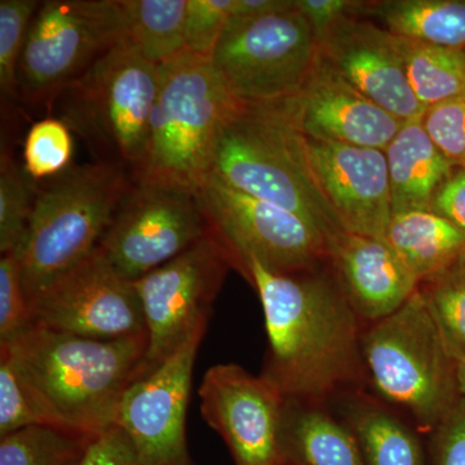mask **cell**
<instances>
[{
	"mask_svg": "<svg viewBox=\"0 0 465 465\" xmlns=\"http://www.w3.org/2000/svg\"><path fill=\"white\" fill-rule=\"evenodd\" d=\"M211 173L298 216L326 243L345 232L318 183L290 97L238 103L220 130Z\"/></svg>",
	"mask_w": 465,
	"mask_h": 465,
	"instance_id": "obj_3",
	"label": "cell"
},
{
	"mask_svg": "<svg viewBox=\"0 0 465 465\" xmlns=\"http://www.w3.org/2000/svg\"><path fill=\"white\" fill-rule=\"evenodd\" d=\"M428 457L430 465H465V397L430 433Z\"/></svg>",
	"mask_w": 465,
	"mask_h": 465,
	"instance_id": "obj_36",
	"label": "cell"
},
{
	"mask_svg": "<svg viewBox=\"0 0 465 465\" xmlns=\"http://www.w3.org/2000/svg\"><path fill=\"white\" fill-rule=\"evenodd\" d=\"M127 41L121 0H47L30 25L17 67V94L48 105L116 45Z\"/></svg>",
	"mask_w": 465,
	"mask_h": 465,
	"instance_id": "obj_9",
	"label": "cell"
},
{
	"mask_svg": "<svg viewBox=\"0 0 465 465\" xmlns=\"http://www.w3.org/2000/svg\"><path fill=\"white\" fill-rule=\"evenodd\" d=\"M0 349L54 427L100 434L114 427L125 391L142 379L148 335L85 338L33 324Z\"/></svg>",
	"mask_w": 465,
	"mask_h": 465,
	"instance_id": "obj_2",
	"label": "cell"
},
{
	"mask_svg": "<svg viewBox=\"0 0 465 465\" xmlns=\"http://www.w3.org/2000/svg\"><path fill=\"white\" fill-rule=\"evenodd\" d=\"M433 213L445 217L465 235V170L457 168L437 193Z\"/></svg>",
	"mask_w": 465,
	"mask_h": 465,
	"instance_id": "obj_39",
	"label": "cell"
},
{
	"mask_svg": "<svg viewBox=\"0 0 465 465\" xmlns=\"http://www.w3.org/2000/svg\"><path fill=\"white\" fill-rule=\"evenodd\" d=\"M99 434L34 425L0 437V465H78Z\"/></svg>",
	"mask_w": 465,
	"mask_h": 465,
	"instance_id": "obj_27",
	"label": "cell"
},
{
	"mask_svg": "<svg viewBox=\"0 0 465 465\" xmlns=\"http://www.w3.org/2000/svg\"><path fill=\"white\" fill-rule=\"evenodd\" d=\"M361 360L367 393L420 434L430 436L460 400L459 362L419 289L390 317L363 327Z\"/></svg>",
	"mask_w": 465,
	"mask_h": 465,
	"instance_id": "obj_4",
	"label": "cell"
},
{
	"mask_svg": "<svg viewBox=\"0 0 465 465\" xmlns=\"http://www.w3.org/2000/svg\"><path fill=\"white\" fill-rule=\"evenodd\" d=\"M33 324L96 339L148 335L134 282L100 247L30 302Z\"/></svg>",
	"mask_w": 465,
	"mask_h": 465,
	"instance_id": "obj_13",
	"label": "cell"
},
{
	"mask_svg": "<svg viewBox=\"0 0 465 465\" xmlns=\"http://www.w3.org/2000/svg\"><path fill=\"white\" fill-rule=\"evenodd\" d=\"M307 143L318 183L342 229L387 241L393 213L384 150Z\"/></svg>",
	"mask_w": 465,
	"mask_h": 465,
	"instance_id": "obj_17",
	"label": "cell"
},
{
	"mask_svg": "<svg viewBox=\"0 0 465 465\" xmlns=\"http://www.w3.org/2000/svg\"><path fill=\"white\" fill-rule=\"evenodd\" d=\"M290 104L302 134L316 142L385 152L405 124L349 84L321 54Z\"/></svg>",
	"mask_w": 465,
	"mask_h": 465,
	"instance_id": "obj_18",
	"label": "cell"
},
{
	"mask_svg": "<svg viewBox=\"0 0 465 465\" xmlns=\"http://www.w3.org/2000/svg\"><path fill=\"white\" fill-rule=\"evenodd\" d=\"M465 51V50H464Z\"/></svg>",
	"mask_w": 465,
	"mask_h": 465,
	"instance_id": "obj_43",
	"label": "cell"
},
{
	"mask_svg": "<svg viewBox=\"0 0 465 465\" xmlns=\"http://www.w3.org/2000/svg\"><path fill=\"white\" fill-rule=\"evenodd\" d=\"M463 259L465 260V252L463 253Z\"/></svg>",
	"mask_w": 465,
	"mask_h": 465,
	"instance_id": "obj_42",
	"label": "cell"
},
{
	"mask_svg": "<svg viewBox=\"0 0 465 465\" xmlns=\"http://www.w3.org/2000/svg\"><path fill=\"white\" fill-rule=\"evenodd\" d=\"M356 440L365 465H430L421 434L402 416L366 391H353L329 403Z\"/></svg>",
	"mask_w": 465,
	"mask_h": 465,
	"instance_id": "obj_20",
	"label": "cell"
},
{
	"mask_svg": "<svg viewBox=\"0 0 465 465\" xmlns=\"http://www.w3.org/2000/svg\"><path fill=\"white\" fill-rule=\"evenodd\" d=\"M78 465H139V460L127 434L114 425L94 440Z\"/></svg>",
	"mask_w": 465,
	"mask_h": 465,
	"instance_id": "obj_37",
	"label": "cell"
},
{
	"mask_svg": "<svg viewBox=\"0 0 465 465\" xmlns=\"http://www.w3.org/2000/svg\"><path fill=\"white\" fill-rule=\"evenodd\" d=\"M34 425L54 427L12 358L0 349V437Z\"/></svg>",
	"mask_w": 465,
	"mask_h": 465,
	"instance_id": "obj_31",
	"label": "cell"
},
{
	"mask_svg": "<svg viewBox=\"0 0 465 465\" xmlns=\"http://www.w3.org/2000/svg\"><path fill=\"white\" fill-rule=\"evenodd\" d=\"M391 213L430 210L455 168L425 133L421 121L402 125L388 148Z\"/></svg>",
	"mask_w": 465,
	"mask_h": 465,
	"instance_id": "obj_21",
	"label": "cell"
},
{
	"mask_svg": "<svg viewBox=\"0 0 465 465\" xmlns=\"http://www.w3.org/2000/svg\"><path fill=\"white\" fill-rule=\"evenodd\" d=\"M159 84L161 66L124 41L67 85L57 99L60 119L81 137L94 161L136 176L148 149Z\"/></svg>",
	"mask_w": 465,
	"mask_h": 465,
	"instance_id": "obj_7",
	"label": "cell"
},
{
	"mask_svg": "<svg viewBox=\"0 0 465 465\" xmlns=\"http://www.w3.org/2000/svg\"><path fill=\"white\" fill-rule=\"evenodd\" d=\"M133 174L94 161L70 167L38 191L16 253L29 302L99 247Z\"/></svg>",
	"mask_w": 465,
	"mask_h": 465,
	"instance_id": "obj_5",
	"label": "cell"
},
{
	"mask_svg": "<svg viewBox=\"0 0 465 465\" xmlns=\"http://www.w3.org/2000/svg\"><path fill=\"white\" fill-rule=\"evenodd\" d=\"M324 265L282 274L249 260L238 272L258 292L264 311L268 349L260 375L286 399L329 405L341 394L365 391V324Z\"/></svg>",
	"mask_w": 465,
	"mask_h": 465,
	"instance_id": "obj_1",
	"label": "cell"
},
{
	"mask_svg": "<svg viewBox=\"0 0 465 465\" xmlns=\"http://www.w3.org/2000/svg\"><path fill=\"white\" fill-rule=\"evenodd\" d=\"M458 385L461 396L465 397V360L458 363Z\"/></svg>",
	"mask_w": 465,
	"mask_h": 465,
	"instance_id": "obj_41",
	"label": "cell"
},
{
	"mask_svg": "<svg viewBox=\"0 0 465 465\" xmlns=\"http://www.w3.org/2000/svg\"><path fill=\"white\" fill-rule=\"evenodd\" d=\"M320 54L358 91L403 124L420 121L425 106L410 87L396 36L358 16L342 17L318 43Z\"/></svg>",
	"mask_w": 465,
	"mask_h": 465,
	"instance_id": "obj_16",
	"label": "cell"
},
{
	"mask_svg": "<svg viewBox=\"0 0 465 465\" xmlns=\"http://www.w3.org/2000/svg\"><path fill=\"white\" fill-rule=\"evenodd\" d=\"M197 197L232 268L240 271L255 260L274 273L290 274L326 264V240L289 211L237 191L213 173Z\"/></svg>",
	"mask_w": 465,
	"mask_h": 465,
	"instance_id": "obj_10",
	"label": "cell"
},
{
	"mask_svg": "<svg viewBox=\"0 0 465 465\" xmlns=\"http://www.w3.org/2000/svg\"><path fill=\"white\" fill-rule=\"evenodd\" d=\"M358 14L378 18L399 38L465 50V0L365 2Z\"/></svg>",
	"mask_w": 465,
	"mask_h": 465,
	"instance_id": "obj_24",
	"label": "cell"
},
{
	"mask_svg": "<svg viewBox=\"0 0 465 465\" xmlns=\"http://www.w3.org/2000/svg\"><path fill=\"white\" fill-rule=\"evenodd\" d=\"M396 42L410 87L425 108L465 94V51L399 36Z\"/></svg>",
	"mask_w": 465,
	"mask_h": 465,
	"instance_id": "obj_26",
	"label": "cell"
},
{
	"mask_svg": "<svg viewBox=\"0 0 465 465\" xmlns=\"http://www.w3.org/2000/svg\"><path fill=\"white\" fill-rule=\"evenodd\" d=\"M38 189L8 148L0 157V253L15 252L23 243Z\"/></svg>",
	"mask_w": 465,
	"mask_h": 465,
	"instance_id": "obj_29",
	"label": "cell"
},
{
	"mask_svg": "<svg viewBox=\"0 0 465 465\" xmlns=\"http://www.w3.org/2000/svg\"><path fill=\"white\" fill-rule=\"evenodd\" d=\"M127 41L150 63L162 66L186 52L188 0H121Z\"/></svg>",
	"mask_w": 465,
	"mask_h": 465,
	"instance_id": "obj_25",
	"label": "cell"
},
{
	"mask_svg": "<svg viewBox=\"0 0 465 465\" xmlns=\"http://www.w3.org/2000/svg\"><path fill=\"white\" fill-rule=\"evenodd\" d=\"M33 326L32 309L21 280L16 253L0 258V345L7 344Z\"/></svg>",
	"mask_w": 465,
	"mask_h": 465,
	"instance_id": "obj_33",
	"label": "cell"
},
{
	"mask_svg": "<svg viewBox=\"0 0 465 465\" xmlns=\"http://www.w3.org/2000/svg\"><path fill=\"white\" fill-rule=\"evenodd\" d=\"M38 0L0 2V90L3 99L17 96V67Z\"/></svg>",
	"mask_w": 465,
	"mask_h": 465,
	"instance_id": "obj_32",
	"label": "cell"
},
{
	"mask_svg": "<svg viewBox=\"0 0 465 465\" xmlns=\"http://www.w3.org/2000/svg\"><path fill=\"white\" fill-rule=\"evenodd\" d=\"M450 356L465 360V260L463 256L418 287Z\"/></svg>",
	"mask_w": 465,
	"mask_h": 465,
	"instance_id": "obj_28",
	"label": "cell"
},
{
	"mask_svg": "<svg viewBox=\"0 0 465 465\" xmlns=\"http://www.w3.org/2000/svg\"><path fill=\"white\" fill-rule=\"evenodd\" d=\"M420 121L450 163L465 170V94L430 106Z\"/></svg>",
	"mask_w": 465,
	"mask_h": 465,
	"instance_id": "obj_34",
	"label": "cell"
},
{
	"mask_svg": "<svg viewBox=\"0 0 465 465\" xmlns=\"http://www.w3.org/2000/svg\"><path fill=\"white\" fill-rule=\"evenodd\" d=\"M74 154V139L69 125L60 118L35 122L24 143V170L35 180L51 179L66 173Z\"/></svg>",
	"mask_w": 465,
	"mask_h": 465,
	"instance_id": "obj_30",
	"label": "cell"
},
{
	"mask_svg": "<svg viewBox=\"0 0 465 465\" xmlns=\"http://www.w3.org/2000/svg\"><path fill=\"white\" fill-rule=\"evenodd\" d=\"M295 0H234L231 17H258L293 7Z\"/></svg>",
	"mask_w": 465,
	"mask_h": 465,
	"instance_id": "obj_40",
	"label": "cell"
},
{
	"mask_svg": "<svg viewBox=\"0 0 465 465\" xmlns=\"http://www.w3.org/2000/svg\"><path fill=\"white\" fill-rule=\"evenodd\" d=\"M206 330H197L166 362L125 391L115 425L133 443L139 465H195L186 439V411Z\"/></svg>",
	"mask_w": 465,
	"mask_h": 465,
	"instance_id": "obj_14",
	"label": "cell"
},
{
	"mask_svg": "<svg viewBox=\"0 0 465 465\" xmlns=\"http://www.w3.org/2000/svg\"><path fill=\"white\" fill-rule=\"evenodd\" d=\"M327 262L362 323L390 317L419 281L387 241L341 232L327 243Z\"/></svg>",
	"mask_w": 465,
	"mask_h": 465,
	"instance_id": "obj_19",
	"label": "cell"
},
{
	"mask_svg": "<svg viewBox=\"0 0 465 465\" xmlns=\"http://www.w3.org/2000/svg\"><path fill=\"white\" fill-rule=\"evenodd\" d=\"M198 396L201 415L224 440L235 465H283L286 397L273 382L235 363H219L207 370Z\"/></svg>",
	"mask_w": 465,
	"mask_h": 465,
	"instance_id": "obj_15",
	"label": "cell"
},
{
	"mask_svg": "<svg viewBox=\"0 0 465 465\" xmlns=\"http://www.w3.org/2000/svg\"><path fill=\"white\" fill-rule=\"evenodd\" d=\"M280 449L283 465H365L348 428L321 403L286 399Z\"/></svg>",
	"mask_w": 465,
	"mask_h": 465,
	"instance_id": "obj_22",
	"label": "cell"
},
{
	"mask_svg": "<svg viewBox=\"0 0 465 465\" xmlns=\"http://www.w3.org/2000/svg\"><path fill=\"white\" fill-rule=\"evenodd\" d=\"M365 2L357 0H296V7L313 29L317 43L342 17L357 16Z\"/></svg>",
	"mask_w": 465,
	"mask_h": 465,
	"instance_id": "obj_38",
	"label": "cell"
},
{
	"mask_svg": "<svg viewBox=\"0 0 465 465\" xmlns=\"http://www.w3.org/2000/svg\"><path fill=\"white\" fill-rule=\"evenodd\" d=\"M231 268L225 251L208 232L182 255L134 281L148 332L142 378L166 362L197 330L208 326L213 302Z\"/></svg>",
	"mask_w": 465,
	"mask_h": 465,
	"instance_id": "obj_11",
	"label": "cell"
},
{
	"mask_svg": "<svg viewBox=\"0 0 465 465\" xmlns=\"http://www.w3.org/2000/svg\"><path fill=\"white\" fill-rule=\"evenodd\" d=\"M320 47L304 15L293 7L258 17H229L210 56L232 99L274 103L295 96L307 81Z\"/></svg>",
	"mask_w": 465,
	"mask_h": 465,
	"instance_id": "obj_8",
	"label": "cell"
},
{
	"mask_svg": "<svg viewBox=\"0 0 465 465\" xmlns=\"http://www.w3.org/2000/svg\"><path fill=\"white\" fill-rule=\"evenodd\" d=\"M237 104L210 58L183 52L162 65L148 149L133 179L197 193L213 170L220 130Z\"/></svg>",
	"mask_w": 465,
	"mask_h": 465,
	"instance_id": "obj_6",
	"label": "cell"
},
{
	"mask_svg": "<svg viewBox=\"0 0 465 465\" xmlns=\"http://www.w3.org/2000/svg\"><path fill=\"white\" fill-rule=\"evenodd\" d=\"M234 0H188L183 39L186 52L210 58L231 17Z\"/></svg>",
	"mask_w": 465,
	"mask_h": 465,
	"instance_id": "obj_35",
	"label": "cell"
},
{
	"mask_svg": "<svg viewBox=\"0 0 465 465\" xmlns=\"http://www.w3.org/2000/svg\"><path fill=\"white\" fill-rule=\"evenodd\" d=\"M208 232L197 193L133 179L99 247L115 271L134 282Z\"/></svg>",
	"mask_w": 465,
	"mask_h": 465,
	"instance_id": "obj_12",
	"label": "cell"
},
{
	"mask_svg": "<svg viewBox=\"0 0 465 465\" xmlns=\"http://www.w3.org/2000/svg\"><path fill=\"white\" fill-rule=\"evenodd\" d=\"M387 242L419 283L454 264L465 252V235L430 210L391 215Z\"/></svg>",
	"mask_w": 465,
	"mask_h": 465,
	"instance_id": "obj_23",
	"label": "cell"
}]
</instances>
